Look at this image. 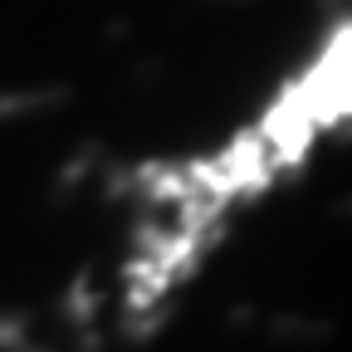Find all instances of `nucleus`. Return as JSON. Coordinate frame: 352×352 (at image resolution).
I'll return each instance as SVG.
<instances>
[{
    "label": "nucleus",
    "instance_id": "f257e3e1",
    "mask_svg": "<svg viewBox=\"0 0 352 352\" xmlns=\"http://www.w3.org/2000/svg\"><path fill=\"white\" fill-rule=\"evenodd\" d=\"M352 113V34L338 10L284 74L206 142L157 157L127 191L118 245L122 318L171 308L245 220L294 186Z\"/></svg>",
    "mask_w": 352,
    "mask_h": 352
}]
</instances>
